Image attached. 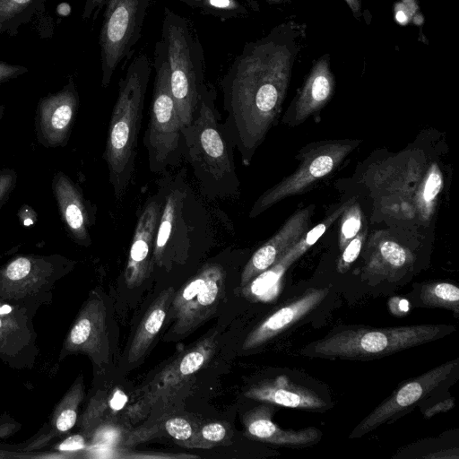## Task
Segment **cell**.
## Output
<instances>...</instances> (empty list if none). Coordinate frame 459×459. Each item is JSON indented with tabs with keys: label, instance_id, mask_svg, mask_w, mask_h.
<instances>
[{
	"label": "cell",
	"instance_id": "cell-1",
	"mask_svg": "<svg viewBox=\"0 0 459 459\" xmlns=\"http://www.w3.org/2000/svg\"><path fill=\"white\" fill-rule=\"evenodd\" d=\"M305 29L288 21L247 43L221 81L223 123L246 167L281 110Z\"/></svg>",
	"mask_w": 459,
	"mask_h": 459
},
{
	"label": "cell",
	"instance_id": "cell-2",
	"mask_svg": "<svg viewBox=\"0 0 459 459\" xmlns=\"http://www.w3.org/2000/svg\"><path fill=\"white\" fill-rule=\"evenodd\" d=\"M216 91L205 85L191 121L182 126L183 156L188 161L203 196L209 200L235 197L240 192L235 146L215 105Z\"/></svg>",
	"mask_w": 459,
	"mask_h": 459
},
{
	"label": "cell",
	"instance_id": "cell-3",
	"mask_svg": "<svg viewBox=\"0 0 459 459\" xmlns=\"http://www.w3.org/2000/svg\"><path fill=\"white\" fill-rule=\"evenodd\" d=\"M163 193L153 248V271H169L186 263L194 251L212 245V218L188 183L186 168L159 179Z\"/></svg>",
	"mask_w": 459,
	"mask_h": 459
},
{
	"label": "cell",
	"instance_id": "cell-4",
	"mask_svg": "<svg viewBox=\"0 0 459 459\" xmlns=\"http://www.w3.org/2000/svg\"><path fill=\"white\" fill-rule=\"evenodd\" d=\"M152 65L141 54L134 58L121 78L112 109L103 152L108 180L117 200H121L134 175L138 136Z\"/></svg>",
	"mask_w": 459,
	"mask_h": 459
},
{
	"label": "cell",
	"instance_id": "cell-5",
	"mask_svg": "<svg viewBox=\"0 0 459 459\" xmlns=\"http://www.w3.org/2000/svg\"><path fill=\"white\" fill-rule=\"evenodd\" d=\"M455 329L445 325L345 328L307 344L300 353L324 359H375L435 341Z\"/></svg>",
	"mask_w": 459,
	"mask_h": 459
},
{
	"label": "cell",
	"instance_id": "cell-6",
	"mask_svg": "<svg viewBox=\"0 0 459 459\" xmlns=\"http://www.w3.org/2000/svg\"><path fill=\"white\" fill-rule=\"evenodd\" d=\"M161 36L171 92L185 126L191 121L206 85L204 50L186 20L169 8H165Z\"/></svg>",
	"mask_w": 459,
	"mask_h": 459
},
{
	"label": "cell",
	"instance_id": "cell-7",
	"mask_svg": "<svg viewBox=\"0 0 459 459\" xmlns=\"http://www.w3.org/2000/svg\"><path fill=\"white\" fill-rule=\"evenodd\" d=\"M154 65L156 74L150 118L143 143L149 169L158 174L180 163L183 144L182 125L171 92L169 64L161 41L156 45Z\"/></svg>",
	"mask_w": 459,
	"mask_h": 459
},
{
	"label": "cell",
	"instance_id": "cell-8",
	"mask_svg": "<svg viewBox=\"0 0 459 459\" xmlns=\"http://www.w3.org/2000/svg\"><path fill=\"white\" fill-rule=\"evenodd\" d=\"M152 0H107L100 33L101 86L107 88L114 72L141 37Z\"/></svg>",
	"mask_w": 459,
	"mask_h": 459
},
{
	"label": "cell",
	"instance_id": "cell-9",
	"mask_svg": "<svg viewBox=\"0 0 459 459\" xmlns=\"http://www.w3.org/2000/svg\"><path fill=\"white\" fill-rule=\"evenodd\" d=\"M226 276L221 263L208 262L174 293L169 306L174 334L194 331L214 314L224 293Z\"/></svg>",
	"mask_w": 459,
	"mask_h": 459
},
{
	"label": "cell",
	"instance_id": "cell-10",
	"mask_svg": "<svg viewBox=\"0 0 459 459\" xmlns=\"http://www.w3.org/2000/svg\"><path fill=\"white\" fill-rule=\"evenodd\" d=\"M354 141L324 143L307 152L299 168L288 178L265 191L253 204L249 218H255L276 203L304 192L313 183L330 174L356 146Z\"/></svg>",
	"mask_w": 459,
	"mask_h": 459
},
{
	"label": "cell",
	"instance_id": "cell-11",
	"mask_svg": "<svg viewBox=\"0 0 459 459\" xmlns=\"http://www.w3.org/2000/svg\"><path fill=\"white\" fill-rule=\"evenodd\" d=\"M162 199V187L158 180L156 191L147 197L137 212L124 272L125 282L130 289L142 285L153 272L154 239L161 214Z\"/></svg>",
	"mask_w": 459,
	"mask_h": 459
},
{
	"label": "cell",
	"instance_id": "cell-12",
	"mask_svg": "<svg viewBox=\"0 0 459 459\" xmlns=\"http://www.w3.org/2000/svg\"><path fill=\"white\" fill-rule=\"evenodd\" d=\"M457 363V359L443 363L403 385L354 428L350 438L368 434L423 400L447 379Z\"/></svg>",
	"mask_w": 459,
	"mask_h": 459
},
{
	"label": "cell",
	"instance_id": "cell-13",
	"mask_svg": "<svg viewBox=\"0 0 459 459\" xmlns=\"http://www.w3.org/2000/svg\"><path fill=\"white\" fill-rule=\"evenodd\" d=\"M79 94L70 77L55 93L41 97L35 115V135L46 148L65 147L70 138L78 112Z\"/></svg>",
	"mask_w": 459,
	"mask_h": 459
},
{
	"label": "cell",
	"instance_id": "cell-14",
	"mask_svg": "<svg viewBox=\"0 0 459 459\" xmlns=\"http://www.w3.org/2000/svg\"><path fill=\"white\" fill-rule=\"evenodd\" d=\"M51 186L69 237L77 244L89 247L91 230L96 221V206L84 196L81 187L61 171L54 175Z\"/></svg>",
	"mask_w": 459,
	"mask_h": 459
},
{
	"label": "cell",
	"instance_id": "cell-15",
	"mask_svg": "<svg viewBox=\"0 0 459 459\" xmlns=\"http://www.w3.org/2000/svg\"><path fill=\"white\" fill-rule=\"evenodd\" d=\"M313 211V205L297 211L271 238L255 251L242 270L241 288L278 262L302 238Z\"/></svg>",
	"mask_w": 459,
	"mask_h": 459
},
{
	"label": "cell",
	"instance_id": "cell-16",
	"mask_svg": "<svg viewBox=\"0 0 459 459\" xmlns=\"http://www.w3.org/2000/svg\"><path fill=\"white\" fill-rule=\"evenodd\" d=\"M106 318L103 301L100 299H90L69 333L65 342L66 349L87 353L98 364L107 363L109 342Z\"/></svg>",
	"mask_w": 459,
	"mask_h": 459
},
{
	"label": "cell",
	"instance_id": "cell-17",
	"mask_svg": "<svg viewBox=\"0 0 459 459\" xmlns=\"http://www.w3.org/2000/svg\"><path fill=\"white\" fill-rule=\"evenodd\" d=\"M328 289H309L302 296L266 317L246 337L243 350L248 351L273 339L316 308Z\"/></svg>",
	"mask_w": 459,
	"mask_h": 459
},
{
	"label": "cell",
	"instance_id": "cell-18",
	"mask_svg": "<svg viewBox=\"0 0 459 459\" xmlns=\"http://www.w3.org/2000/svg\"><path fill=\"white\" fill-rule=\"evenodd\" d=\"M247 434L255 439L277 446L304 447L317 443L322 433L310 427L302 429H283L271 419V410L259 406L247 411L243 417Z\"/></svg>",
	"mask_w": 459,
	"mask_h": 459
},
{
	"label": "cell",
	"instance_id": "cell-19",
	"mask_svg": "<svg viewBox=\"0 0 459 459\" xmlns=\"http://www.w3.org/2000/svg\"><path fill=\"white\" fill-rule=\"evenodd\" d=\"M214 348V338L211 336L202 340L188 351L174 359L147 385L143 404L156 401L163 392L178 385L197 372L212 357Z\"/></svg>",
	"mask_w": 459,
	"mask_h": 459
},
{
	"label": "cell",
	"instance_id": "cell-20",
	"mask_svg": "<svg viewBox=\"0 0 459 459\" xmlns=\"http://www.w3.org/2000/svg\"><path fill=\"white\" fill-rule=\"evenodd\" d=\"M49 257L20 255L0 270V290L13 298L37 290L52 274Z\"/></svg>",
	"mask_w": 459,
	"mask_h": 459
},
{
	"label": "cell",
	"instance_id": "cell-21",
	"mask_svg": "<svg viewBox=\"0 0 459 459\" xmlns=\"http://www.w3.org/2000/svg\"><path fill=\"white\" fill-rule=\"evenodd\" d=\"M335 81L328 54L320 56L313 65L293 107V121L299 124L319 111L331 99Z\"/></svg>",
	"mask_w": 459,
	"mask_h": 459
},
{
	"label": "cell",
	"instance_id": "cell-22",
	"mask_svg": "<svg viewBox=\"0 0 459 459\" xmlns=\"http://www.w3.org/2000/svg\"><path fill=\"white\" fill-rule=\"evenodd\" d=\"M245 395L253 400L293 409L316 411L326 407L325 402L315 392L292 384L282 376L249 388Z\"/></svg>",
	"mask_w": 459,
	"mask_h": 459
},
{
	"label": "cell",
	"instance_id": "cell-23",
	"mask_svg": "<svg viewBox=\"0 0 459 459\" xmlns=\"http://www.w3.org/2000/svg\"><path fill=\"white\" fill-rule=\"evenodd\" d=\"M174 293L172 287L165 289L146 310L128 349L130 363L140 360L149 350L164 324Z\"/></svg>",
	"mask_w": 459,
	"mask_h": 459
},
{
	"label": "cell",
	"instance_id": "cell-24",
	"mask_svg": "<svg viewBox=\"0 0 459 459\" xmlns=\"http://www.w3.org/2000/svg\"><path fill=\"white\" fill-rule=\"evenodd\" d=\"M412 254L394 240L377 241L365 264V273L373 277L394 279L412 264Z\"/></svg>",
	"mask_w": 459,
	"mask_h": 459
},
{
	"label": "cell",
	"instance_id": "cell-25",
	"mask_svg": "<svg viewBox=\"0 0 459 459\" xmlns=\"http://www.w3.org/2000/svg\"><path fill=\"white\" fill-rule=\"evenodd\" d=\"M46 0H0V36L17 34L44 7Z\"/></svg>",
	"mask_w": 459,
	"mask_h": 459
},
{
	"label": "cell",
	"instance_id": "cell-26",
	"mask_svg": "<svg viewBox=\"0 0 459 459\" xmlns=\"http://www.w3.org/2000/svg\"><path fill=\"white\" fill-rule=\"evenodd\" d=\"M354 198L349 199L340 207H338L332 214H330L324 221L316 225L308 232L305 233L302 238L289 249L279 260L286 269H288L298 258H299L317 239L325 233L326 229L340 218L345 209L354 202ZM277 263V262H276Z\"/></svg>",
	"mask_w": 459,
	"mask_h": 459
},
{
	"label": "cell",
	"instance_id": "cell-27",
	"mask_svg": "<svg viewBox=\"0 0 459 459\" xmlns=\"http://www.w3.org/2000/svg\"><path fill=\"white\" fill-rule=\"evenodd\" d=\"M423 304L443 307L459 313V289L449 282H433L423 285L420 292Z\"/></svg>",
	"mask_w": 459,
	"mask_h": 459
},
{
	"label": "cell",
	"instance_id": "cell-28",
	"mask_svg": "<svg viewBox=\"0 0 459 459\" xmlns=\"http://www.w3.org/2000/svg\"><path fill=\"white\" fill-rule=\"evenodd\" d=\"M443 186V177L437 164H432L417 190L416 204L424 218L431 215L437 197Z\"/></svg>",
	"mask_w": 459,
	"mask_h": 459
},
{
	"label": "cell",
	"instance_id": "cell-29",
	"mask_svg": "<svg viewBox=\"0 0 459 459\" xmlns=\"http://www.w3.org/2000/svg\"><path fill=\"white\" fill-rule=\"evenodd\" d=\"M82 398V385H78L71 390L62 403L61 411L56 417L55 426L60 432H66L72 429L77 419V407Z\"/></svg>",
	"mask_w": 459,
	"mask_h": 459
},
{
	"label": "cell",
	"instance_id": "cell-30",
	"mask_svg": "<svg viewBox=\"0 0 459 459\" xmlns=\"http://www.w3.org/2000/svg\"><path fill=\"white\" fill-rule=\"evenodd\" d=\"M341 221L339 246L342 250L345 246L360 231L362 214L358 204L352 202L342 212Z\"/></svg>",
	"mask_w": 459,
	"mask_h": 459
},
{
	"label": "cell",
	"instance_id": "cell-31",
	"mask_svg": "<svg viewBox=\"0 0 459 459\" xmlns=\"http://www.w3.org/2000/svg\"><path fill=\"white\" fill-rule=\"evenodd\" d=\"M165 429L170 437L176 439L179 444H182V446L201 447L197 438L200 441L201 439L198 437H196V434L191 423L186 419L176 417L168 420L165 423Z\"/></svg>",
	"mask_w": 459,
	"mask_h": 459
},
{
	"label": "cell",
	"instance_id": "cell-32",
	"mask_svg": "<svg viewBox=\"0 0 459 459\" xmlns=\"http://www.w3.org/2000/svg\"><path fill=\"white\" fill-rule=\"evenodd\" d=\"M366 237V230H360L342 249L337 264V270L343 273L359 256Z\"/></svg>",
	"mask_w": 459,
	"mask_h": 459
},
{
	"label": "cell",
	"instance_id": "cell-33",
	"mask_svg": "<svg viewBox=\"0 0 459 459\" xmlns=\"http://www.w3.org/2000/svg\"><path fill=\"white\" fill-rule=\"evenodd\" d=\"M199 437L204 447L221 442L226 436V429L220 422H212L202 427Z\"/></svg>",
	"mask_w": 459,
	"mask_h": 459
},
{
	"label": "cell",
	"instance_id": "cell-34",
	"mask_svg": "<svg viewBox=\"0 0 459 459\" xmlns=\"http://www.w3.org/2000/svg\"><path fill=\"white\" fill-rule=\"evenodd\" d=\"M17 182L14 169L5 168L0 169V207L9 199Z\"/></svg>",
	"mask_w": 459,
	"mask_h": 459
},
{
	"label": "cell",
	"instance_id": "cell-35",
	"mask_svg": "<svg viewBox=\"0 0 459 459\" xmlns=\"http://www.w3.org/2000/svg\"><path fill=\"white\" fill-rule=\"evenodd\" d=\"M28 72V68L20 65L0 61V84L17 78Z\"/></svg>",
	"mask_w": 459,
	"mask_h": 459
},
{
	"label": "cell",
	"instance_id": "cell-36",
	"mask_svg": "<svg viewBox=\"0 0 459 459\" xmlns=\"http://www.w3.org/2000/svg\"><path fill=\"white\" fill-rule=\"evenodd\" d=\"M203 4L221 11H239L240 4L236 0H204Z\"/></svg>",
	"mask_w": 459,
	"mask_h": 459
},
{
	"label": "cell",
	"instance_id": "cell-37",
	"mask_svg": "<svg viewBox=\"0 0 459 459\" xmlns=\"http://www.w3.org/2000/svg\"><path fill=\"white\" fill-rule=\"evenodd\" d=\"M85 447V440L81 435H74L64 440L58 449L60 451L69 452L77 451Z\"/></svg>",
	"mask_w": 459,
	"mask_h": 459
},
{
	"label": "cell",
	"instance_id": "cell-38",
	"mask_svg": "<svg viewBox=\"0 0 459 459\" xmlns=\"http://www.w3.org/2000/svg\"><path fill=\"white\" fill-rule=\"evenodd\" d=\"M107 0H86L84 8L82 13V18L85 21L96 18Z\"/></svg>",
	"mask_w": 459,
	"mask_h": 459
},
{
	"label": "cell",
	"instance_id": "cell-39",
	"mask_svg": "<svg viewBox=\"0 0 459 459\" xmlns=\"http://www.w3.org/2000/svg\"><path fill=\"white\" fill-rule=\"evenodd\" d=\"M453 406H454V399L449 398L444 402L435 404L433 407H431L428 411H426L425 417L430 418V417L436 415L437 413L450 410Z\"/></svg>",
	"mask_w": 459,
	"mask_h": 459
},
{
	"label": "cell",
	"instance_id": "cell-40",
	"mask_svg": "<svg viewBox=\"0 0 459 459\" xmlns=\"http://www.w3.org/2000/svg\"><path fill=\"white\" fill-rule=\"evenodd\" d=\"M4 316H0V343H2L4 337L9 335L17 327L14 322L7 320L4 317Z\"/></svg>",
	"mask_w": 459,
	"mask_h": 459
},
{
	"label": "cell",
	"instance_id": "cell-41",
	"mask_svg": "<svg viewBox=\"0 0 459 459\" xmlns=\"http://www.w3.org/2000/svg\"><path fill=\"white\" fill-rule=\"evenodd\" d=\"M350 9L351 10L353 15L359 19L361 14V1L360 0H344Z\"/></svg>",
	"mask_w": 459,
	"mask_h": 459
},
{
	"label": "cell",
	"instance_id": "cell-42",
	"mask_svg": "<svg viewBox=\"0 0 459 459\" xmlns=\"http://www.w3.org/2000/svg\"><path fill=\"white\" fill-rule=\"evenodd\" d=\"M11 310V307L7 305L0 306V316L7 315Z\"/></svg>",
	"mask_w": 459,
	"mask_h": 459
},
{
	"label": "cell",
	"instance_id": "cell-43",
	"mask_svg": "<svg viewBox=\"0 0 459 459\" xmlns=\"http://www.w3.org/2000/svg\"><path fill=\"white\" fill-rule=\"evenodd\" d=\"M267 1L270 3H273V4H282V3L289 2L290 0H267Z\"/></svg>",
	"mask_w": 459,
	"mask_h": 459
},
{
	"label": "cell",
	"instance_id": "cell-44",
	"mask_svg": "<svg viewBox=\"0 0 459 459\" xmlns=\"http://www.w3.org/2000/svg\"><path fill=\"white\" fill-rule=\"evenodd\" d=\"M4 113V105H0V121L3 118Z\"/></svg>",
	"mask_w": 459,
	"mask_h": 459
},
{
	"label": "cell",
	"instance_id": "cell-45",
	"mask_svg": "<svg viewBox=\"0 0 459 459\" xmlns=\"http://www.w3.org/2000/svg\"><path fill=\"white\" fill-rule=\"evenodd\" d=\"M193 1H195V2H196L198 4H203V2H204V0H193Z\"/></svg>",
	"mask_w": 459,
	"mask_h": 459
}]
</instances>
